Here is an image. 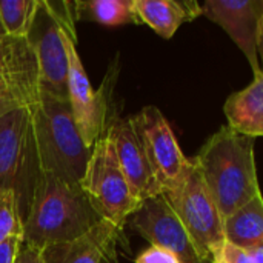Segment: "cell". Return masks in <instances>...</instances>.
Listing matches in <instances>:
<instances>
[{
	"label": "cell",
	"instance_id": "obj_1",
	"mask_svg": "<svg viewBox=\"0 0 263 263\" xmlns=\"http://www.w3.org/2000/svg\"><path fill=\"white\" fill-rule=\"evenodd\" d=\"M100 220L80 183L42 171L22 222V242L45 250L83 236Z\"/></svg>",
	"mask_w": 263,
	"mask_h": 263
},
{
	"label": "cell",
	"instance_id": "obj_2",
	"mask_svg": "<svg viewBox=\"0 0 263 263\" xmlns=\"http://www.w3.org/2000/svg\"><path fill=\"white\" fill-rule=\"evenodd\" d=\"M254 140L225 125L193 157L223 220L260 194Z\"/></svg>",
	"mask_w": 263,
	"mask_h": 263
},
{
	"label": "cell",
	"instance_id": "obj_3",
	"mask_svg": "<svg viewBox=\"0 0 263 263\" xmlns=\"http://www.w3.org/2000/svg\"><path fill=\"white\" fill-rule=\"evenodd\" d=\"M31 114L40 171L80 183L91 149L77 129L68 97L40 89Z\"/></svg>",
	"mask_w": 263,
	"mask_h": 263
},
{
	"label": "cell",
	"instance_id": "obj_4",
	"mask_svg": "<svg viewBox=\"0 0 263 263\" xmlns=\"http://www.w3.org/2000/svg\"><path fill=\"white\" fill-rule=\"evenodd\" d=\"M31 108L0 117V190L17 197L22 222L40 176Z\"/></svg>",
	"mask_w": 263,
	"mask_h": 263
},
{
	"label": "cell",
	"instance_id": "obj_5",
	"mask_svg": "<svg viewBox=\"0 0 263 263\" xmlns=\"http://www.w3.org/2000/svg\"><path fill=\"white\" fill-rule=\"evenodd\" d=\"M80 186L96 213L120 230H123L125 223L142 205L131 191L119 165L114 145L106 133L91 149Z\"/></svg>",
	"mask_w": 263,
	"mask_h": 263
},
{
	"label": "cell",
	"instance_id": "obj_6",
	"mask_svg": "<svg viewBox=\"0 0 263 263\" xmlns=\"http://www.w3.org/2000/svg\"><path fill=\"white\" fill-rule=\"evenodd\" d=\"M162 196L179 217L197 251L213 262L214 254L225 243L223 219L193 159H190V166L182 179Z\"/></svg>",
	"mask_w": 263,
	"mask_h": 263
},
{
	"label": "cell",
	"instance_id": "obj_7",
	"mask_svg": "<svg viewBox=\"0 0 263 263\" xmlns=\"http://www.w3.org/2000/svg\"><path fill=\"white\" fill-rule=\"evenodd\" d=\"M129 119L162 193L173 188L188 170L190 159L182 153L168 120L157 106H145Z\"/></svg>",
	"mask_w": 263,
	"mask_h": 263
},
{
	"label": "cell",
	"instance_id": "obj_8",
	"mask_svg": "<svg viewBox=\"0 0 263 263\" xmlns=\"http://www.w3.org/2000/svg\"><path fill=\"white\" fill-rule=\"evenodd\" d=\"M40 74V89L66 97L68 54L63 25L48 0H37V9L26 34Z\"/></svg>",
	"mask_w": 263,
	"mask_h": 263
},
{
	"label": "cell",
	"instance_id": "obj_9",
	"mask_svg": "<svg viewBox=\"0 0 263 263\" xmlns=\"http://www.w3.org/2000/svg\"><path fill=\"white\" fill-rule=\"evenodd\" d=\"M39 97V65L26 37H0V117L31 108Z\"/></svg>",
	"mask_w": 263,
	"mask_h": 263
},
{
	"label": "cell",
	"instance_id": "obj_10",
	"mask_svg": "<svg viewBox=\"0 0 263 263\" xmlns=\"http://www.w3.org/2000/svg\"><path fill=\"white\" fill-rule=\"evenodd\" d=\"M63 39L68 54V83L66 97L77 129L85 145L92 149L96 142L108 128V97L103 89L94 91L88 79L82 59L77 52V40L63 28Z\"/></svg>",
	"mask_w": 263,
	"mask_h": 263
},
{
	"label": "cell",
	"instance_id": "obj_11",
	"mask_svg": "<svg viewBox=\"0 0 263 263\" xmlns=\"http://www.w3.org/2000/svg\"><path fill=\"white\" fill-rule=\"evenodd\" d=\"M129 227L151 245L171 251L180 263H213L197 251L162 194L142 202L140 208L131 216Z\"/></svg>",
	"mask_w": 263,
	"mask_h": 263
},
{
	"label": "cell",
	"instance_id": "obj_12",
	"mask_svg": "<svg viewBox=\"0 0 263 263\" xmlns=\"http://www.w3.org/2000/svg\"><path fill=\"white\" fill-rule=\"evenodd\" d=\"M202 14L223 28L234 40L256 74L260 72L259 32L263 15V0H208L200 5Z\"/></svg>",
	"mask_w": 263,
	"mask_h": 263
},
{
	"label": "cell",
	"instance_id": "obj_13",
	"mask_svg": "<svg viewBox=\"0 0 263 263\" xmlns=\"http://www.w3.org/2000/svg\"><path fill=\"white\" fill-rule=\"evenodd\" d=\"M106 136L114 145L119 165L134 196L140 202H145L162 194V190L154 177L146 153L131 123V119H112L106 128Z\"/></svg>",
	"mask_w": 263,
	"mask_h": 263
},
{
	"label": "cell",
	"instance_id": "obj_14",
	"mask_svg": "<svg viewBox=\"0 0 263 263\" xmlns=\"http://www.w3.org/2000/svg\"><path fill=\"white\" fill-rule=\"evenodd\" d=\"M120 228L100 220L83 236L42 250L45 263H119L117 243Z\"/></svg>",
	"mask_w": 263,
	"mask_h": 263
},
{
	"label": "cell",
	"instance_id": "obj_15",
	"mask_svg": "<svg viewBox=\"0 0 263 263\" xmlns=\"http://www.w3.org/2000/svg\"><path fill=\"white\" fill-rule=\"evenodd\" d=\"M223 111L234 131L254 139L263 137V66L250 86L227 99Z\"/></svg>",
	"mask_w": 263,
	"mask_h": 263
},
{
	"label": "cell",
	"instance_id": "obj_16",
	"mask_svg": "<svg viewBox=\"0 0 263 263\" xmlns=\"http://www.w3.org/2000/svg\"><path fill=\"white\" fill-rule=\"evenodd\" d=\"M139 23L148 25L163 39H171L183 22L202 14L197 2L177 0H133Z\"/></svg>",
	"mask_w": 263,
	"mask_h": 263
},
{
	"label": "cell",
	"instance_id": "obj_17",
	"mask_svg": "<svg viewBox=\"0 0 263 263\" xmlns=\"http://www.w3.org/2000/svg\"><path fill=\"white\" fill-rule=\"evenodd\" d=\"M223 233L227 242L243 250H250L263 240L262 194L230 214L223 220Z\"/></svg>",
	"mask_w": 263,
	"mask_h": 263
},
{
	"label": "cell",
	"instance_id": "obj_18",
	"mask_svg": "<svg viewBox=\"0 0 263 263\" xmlns=\"http://www.w3.org/2000/svg\"><path fill=\"white\" fill-rule=\"evenodd\" d=\"M72 5L76 20H88L103 26L139 23L133 0H77Z\"/></svg>",
	"mask_w": 263,
	"mask_h": 263
},
{
	"label": "cell",
	"instance_id": "obj_19",
	"mask_svg": "<svg viewBox=\"0 0 263 263\" xmlns=\"http://www.w3.org/2000/svg\"><path fill=\"white\" fill-rule=\"evenodd\" d=\"M35 9L37 0H0V22L5 34L26 37Z\"/></svg>",
	"mask_w": 263,
	"mask_h": 263
},
{
	"label": "cell",
	"instance_id": "obj_20",
	"mask_svg": "<svg viewBox=\"0 0 263 263\" xmlns=\"http://www.w3.org/2000/svg\"><path fill=\"white\" fill-rule=\"evenodd\" d=\"M14 237H23V225L17 197L12 191L0 190V245Z\"/></svg>",
	"mask_w": 263,
	"mask_h": 263
},
{
	"label": "cell",
	"instance_id": "obj_21",
	"mask_svg": "<svg viewBox=\"0 0 263 263\" xmlns=\"http://www.w3.org/2000/svg\"><path fill=\"white\" fill-rule=\"evenodd\" d=\"M213 263H256L248 250L239 248L225 240L220 250L214 254Z\"/></svg>",
	"mask_w": 263,
	"mask_h": 263
},
{
	"label": "cell",
	"instance_id": "obj_22",
	"mask_svg": "<svg viewBox=\"0 0 263 263\" xmlns=\"http://www.w3.org/2000/svg\"><path fill=\"white\" fill-rule=\"evenodd\" d=\"M136 263H180V260L168 250L162 247H154L151 245L145 251H142L137 257Z\"/></svg>",
	"mask_w": 263,
	"mask_h": 263
},
{
	"label": "cell",
	"instance_id": "obj_23",
	"mask_svg": "<svg viewBox=\"0 0 263 263\" xmlns=\"http://www.w3.org/2000/svg\"><path fill=\"white\" fill-rule=\"evenodd\" d=\"M14 263H45L43 262V256H42V250L26 245V243H20L17 257Z\"/></svg>",
	"mask_w": 263,
	"mask_h": 263
},
{
	"label": "cell",
	"instance_id": "obj_24",
	"mask_svg": "<svg viewBox=\"0 0 263 263\" xmlns=\"http://www.w3.org/2000/svg\"><path fill=\"white\" fill-rule=\"evenodd\" d=\"M20 243H22V239H18V237H14V239H9V240L3 242L0 245V263L15 262Z\"/></svg>",
	"mask_w": 263,
	"mask_h": 263
},
{
	"label": "cell",
	"instance_id": "obj_25",
	"mask_svg": "<svg viewBox=\"0 0 263 263\" xmlns=\"http://www.w3.org/2000/svg\"><path fill=\"white\" fill-rule=\"evenodd\" d=\"M251 253V256L254 257L256 263H263V240H260L257 245H254L253 248L248 250Z\"/></svg>",
	"mask_w": 263,
	"mask_h": 263
},
{
	"label": "cell",
	"instance_id": "obj_26",
	"mask_svg": "<svg viewBox=\"0 0 263 263\" xmlns=\"http://www.w3.org/2000/svg\"><path fill=\"white\" fill-rule=\"evenodd\" d=\"M257 51H259V60H262V66H263V15H262V22H260V32H259Z\"/></svg>",
	"mask_w": 263,
	"mask_h": 263
},
{
	"label": "cell",
	"instance_id": "obj_27",
	"mask_svg": "<svg viewBox=\"0 0 263 263\" xmlns=\"http://www.w3.org/2000/svg\"><path fill=\"white\" fill-rule=\"evenodd\" d=\"M3 35H6V34H5V31H3V26H2V22H0V37H3Z\"/></svg>",
	"mask_w": 263,
	"mask_h": 263
}]
</instances>
